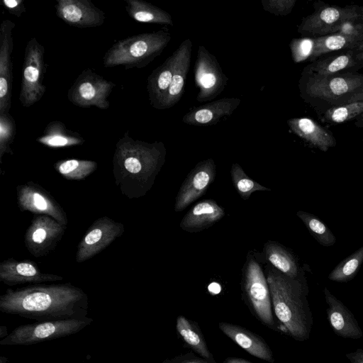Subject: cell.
<instances>
[{
	"label": "cell",
	"mask_w": 363,
	"mask_h": 363,
	"mask_svg": "<svg viewBox=\"0 0 363 363\" xmlns=\"http://www.w3.org/2000/svg\"><path fill=\"white\" fill-rule=\"evenodd\" d=\"M194 71L199 102L213 100L224 90L228 81L216 57L203 45L198 48Z\"/></svg>",
	"instance_id": "11"
},
{
	"label": "cell",
	"mask_w": 363,
	"mask_h": 363,
	"mask_svg": "<svg viewBox=\"0 0 363 363\" xmlns=\"http://www.w3.org/2000/svg\"><path fill=\"white\" fill-rule=\"evenodd\" d=\"M36 141L50 148H62L81 145L85 140L79 133L68 130L64 123L52 121Z\"/></svg>",
	"instance_id": "28"
},
{
	"label": "cell",
	"mask_w": 363,
	"mask_h": 363,
	"mask_svg": "<svg viewBox=\"0 0 363 363\" xmlns=\"http://www.w3.org/2000/svg\"><path fill=\"white\" fill-rule=\"evenodd\" d=\"M359 51V58L363 60V41H362L357 48Z\"/></svg>",
	"instance_id": "49"
},
{
	"label": "cell",
	"mask_w": 363,
	"mask_h": 363,
	"mask_svg": "<svg viewBox=\"0 0 363 363\" xmlns=\"http://www.w3.org/2000/svg\"><path fill=\"white\" fill-rule=\"evenodd\" d=\"M125 9L129 16L135 21L172 26L171 15L164 10L143 0H124Z\"/></svg>",
	"instance_id": "29"
},
{
	"label": "cell",
	"mask_w": 363,
	"mask_h": 363,
	"mask_svg": "<svg viewBox=\"0 0 363 363\" xmlns=\"http://www.w3.org/2000/svg\"><path fill=\"white\" fill-rule=\"evenodd\" d=\"M242 287L247 302L259 319L268 327L274 321L269 284L256 253L250 252L242 268Z\"/></svg>",
	"instance_id": "8"
},
{
	"label": "cell",
	"mask_w": 363,
	"mask_h": 363,
	"mask_svg": "<svg viewBox=\"0 0 363 363\" xmlns=\"http://www.w3.org/2000/svg\"><path fill=\"white\" fill-rule=\"evenodd\" d=\"M177 58L178 50L177 49L147 77L148 97L151 106L155 109H160L161 104L172 85Z\"/></svg>",
	"instance_id": "25"
},
{
	"label": "cell",
	"mask_w": 363,
	"mask_h": 363,
	"mask_svg": "<svg viewBox=\"0 0 363 363\" xmlns=\"http://www.w3.org/2000/svg\"><path fill=\"white\" fill-rule=\"evenodd\" d=\"M176 328L184 341L201 357L214 360L208 349L205 340L200 330L191 320L183 315L177 318Z\"/></svg>",
	"instance_id": "31"
},
{
	"label": "cell",
	"mask_w": 363,
	"mask_h": 363,
	"mask_svg": "<svg viewBox=\"0 0 363 363\" xmlns=\"http://www.w3.org/2000/svg\"><path fill=\"white\" fill-rule=\"evenodd\" d=\"M93 319L71 318L49 321H36L16 328L0 340L1 345H31L74 335L91 324Z\"/></svg>",
	"instance_id": "7"
},
{
	"label": "cell",
	"mask_w": 363,
	"mask_h": 363,
	"mask_svg": "<svg viewBox=\"0 0 363 363\" xmlns=\"http://www.w3.org/2000/svg\"><path fill=\"white\" fill-rule=\"evenodd\" d=\"M124 225L104 216L96 220L89 228L78 245L76 261L88 260L107 247L124 233Z\"/></svg>",
	"instance_id": "12"
},
{
	"label": "cell",
	"mask_w": 363,
	"mask_h": 363,
	"mask_svg": "<svg viewBox=\"0 0 363 363\" xmlns=\"http://www.w3.org/2000/svg\"><path fill=\"white\" fill-rule=\"evenodd\" d=\"M315 46V38H293L289 43L293 61L295 63L309 61L313 54Z\"/></svg>",
	"instance_id": "38"
},
{
	"label": "cell",
	"mask_w": 363,
	"mask_h": 363,
	"mask_svg": "<svg viewBox=\"0 0 363 363\" xmlns=\"http://www.w3.org/2000/svg\"><path fill=\"white\" fill-rule=\"evenodd\" d=\"M170 40L171 35L166 30L118 40L106 51L103 65L105 68L123 66L125 69L144 68L163 52Z\"/></svg>",
	"instance_id": "5"
},
{
	"label": "cell",
	"mask_w": 363,
	"mask_h": 363,
	"mask_svg": "<svg viewBox=\"0 0 363 363\" xmlns=\"http://www.w3.org/2000/svg\"><path fill=\"white\" fill-rule=\"evenodd\" d=\"M66 226L48 216L33 218L25 234V245L35 257L48 255L62 240Z\"/></svg>",
	"instance_id": "13"
},
{
	"label": "cell",
	"mask_w": 363,
	"mask_h": 363,
	"mask_svg": "<svg viewBox=\"0 0 363 363\" xmlns=\"http://www.w3.org/2000/svg\"><path fill=\"white\" fill-rule=\"evenodd\" d=\"M363 263V246L340 262L329 274L328 279L346 282L353 279Z\"/></svg>",
	"instance_id": "35"
},
{
	"label": "cell",
	"mask_w": 363,
	"mask_h": 363,
	"mask_svg": "<svg viewBox=\"0 0 363 363\" xmlns=\"http://www.w3.org/2000/svg\"><path fill=\"white\" fill-rule=\"evenodd\" d=\"M4 7L16 17H21L26 12L24 0H2Z\"/></svg>",
	"instance_id": "42"
},
{
	"label": "cell",
	"mask_w": 363,
	"mask_h": 363,
	"mask_svg": "<svg viewBox=\"0 0 363 363\" xmlns=\"http://www.w3.org/2000/svg\"><path fill=\"white\" fill-rule=\"evenodd\" d=\"M296 216L302 220L311 235L321 245L333 246L336 238L330 228L315 216L306 211H298Z\"/></svg>",
	"instance_id": "34"
},
{
	"label": "cell",
	"mask_w": 363,
	"mask_h": 363,
	"mask_svg": "<svg viewBox=\"0 0 363 363\" xmlns=\"http://www.w3.org/2000/svg\"><path fill=\"white\" fill-rule=\"evenodd\" d=\"M315 38V46L313 54L308 61L310 63L331 52L357 48L363 41L361 38L337 33Z\"/></svg>",
	"instance_id": "30"
},
{
	"label": "cell",
	"mask_w": 363,
	"mask_h": 363,
	"mask_svg": "<svg viewBox=\"0 0 363 363\" xmlns=\"http://www.w3.org/2000/svg\"><path fill=\"white\" fill-rule=\"evenodd\" d=\"M115 86V83L87 68L76 78L67 96L74 106L82 108L95 106L107 110L110 107L108 97Z\"/></svg>",
	"instance_id": "10"
},
{
	"label": "cell",
	"mask_w": 363,
	"mask_h": 363,
	"mask_svg": "<svg viewBox=\"0 0 363 363\" xmlns=\"http://www.w3.org/2000/svg\"><path fill=\"white\" fill-rule=\"evenodd\" d=\"M351 363H363V350L357 349L354 352L346 354Z\"/></svg>",
	"instance_id": "43"
},
{
	"label": "cell",
	"mask_w": 363,
	"mask_h": 363,
	"mask_svg": "<svg viewBox=\"0 0 363 363\" xmlns=\"http://www.w3.org/2000/svg\"><path fill=\"white\" fill-rule=\"evenodd\" d=\"M0 279L6 285L14 286L61 281L63 277L41 272L37 264L32 261L9 258L0 264Z\"/></svg>",
	"instance_id": "18"
},
{
	"label": "cell",
	"mask_w": 363,
	"mask_h": 363,
	"mask_svg": "<svg viewBox=\"0 0 363 363\" xmlns=\"http://www.w3.org/2000/svg\"><path fill=\"white\" fill-rule=\"evenodd\" d=\"M191 50L192 42L189 38L184 40L178 47V58L172 83L161 104L160 110L172 108L179 102L183 96L186 79L190 67Z\"/></svg>",
	"instance_id": "26"
},
{
	"label": "cell",
	"mask_w": 363,
	"mask_h": 363,
	"mask_svg": "<svg viewBox=\"0 0 363 363\" xmlns=\"http://www.w3.org/2000/svg\"><path fill=\"white\" fill-rule=\"evenodd\" d=\"M7 328L4 325H1L0 327V337L1 339L6 337L8 335Z\"/></svg>",
	"instance_id": "48"
},
{
	"label": "cell",
	"mask_w": 363,
	"mask_h": 363,
	"mask_svg": "<svg viewBox=\"0 0 363 363\" xmlns=\"http://www.w3.org/2000/svg\"><path fill=\"white\" fill-rule=\"evenodd\" d=\"M15 23L2 21L0 26V114L9 113L11 107L13 30Z\"/></svg>",
	"instance_id": "17"
},
{
	"label": "cell",
	"mask_w": 363,
	"mask_h": 363,
	"mask_svg": "<svg viewBox=\"0 0 363 363\" xmlns=\"http://www.w3.org/2000/svg\"><path fill=\"white\" fill-rule=\"evenodd\" d=\"M216 166L212 158L200 161L190 171L177 194L174 211L180 212L203 196L214 182Z\"/></svg>",
	"instance_id": "15"
},
{
	"label": "cell",
	"mask_w": 363,
	"mask_h": 363,
	"mask_svg": "<svg viewBox=\"0 0 363 363\" xmlns=\"http://www.w3.org/2000/svg\"><path fill=\"white\" fill-rule=\"evenodd\" d=\"M208 290L209 291L213 294H217L220 292V286L217 283H211L209 286H208Z\"/></svg>",
	"instance_id": "46"
},
{
	"label": "cell",
	"mask_w": 363,
	"mask_h": 363,
	"mask_svg": "<svg viewBox=\"0 0 363 363\" xmlns=\"http://www.w3.org/2000/svg\"><path fill=\"white\" fill-rule=\"evenodd\" d=\"M167 149L161 141L134 140L126 131L118 140L113 157L116 184L129 198L145 196L163 167Z\"/></svg>",
	"instance_id": "2"
},
{
	"label": "cell",
	"mask_w": 363,
	"mask_h": 363,
	"mask_svg": "<svg viewBox=\"0 0 363 363\" xmlns=\"http://www.w3.org/2000/svg\"><path fill=\"white\" fill-rule=\"evenodd\" d=\"M16 133V123L13 116L9 113L0 114V162L5 154L13 155L11 148Z\"/></svg>",
	"instance_id": "37"
},
{
	"label": "cell",
	"mask_w": 363,
	"mask_h": 363,
	"mask_svg": "<svg viewBox=\"0 0 363 363\" xmlns=\"http://www.w3.org/2000/svg\"><path fill=\"white\" fill-rule=\"evenodd\" d=\"M289 130L312 147L323 152L336 146L337 141L331 132L308 117L289 118Z\"/></svg>",
	"instance_id": "23"
},
{
	"label": "cell",
	"mask_w": 363,
	"mask_h": 363,
	"mask_svg": "<svg viewBox=\"0 0 363 363\" xmlns=\"http://www.w3.org/2000/svg\"><path fill=\"white\" fill-rule=\"evenodd\" d=\"M230 173L236 191L245 201L247 200L252 193L255 191H271L270 189L262 186L250 178L238 163H233L231 165Z\"/></svg>",
	"instance_id": "36"
},
{
	"label": "cell",
	"mask_w": 363,
	"mask_h": 363,
	"mask_svg": "<svg viewBox=\"0 0 363 363\" xmlns=\"http://www.w3.org/2000/svg\"><path fill=\"white\" fill-rule=\"evenodd\" d=\"M327 315L334 332L339 336L359 339L363 333L351 311L325 287Z\"/></svg>",
	"instance_id": "21"
},
{
	"label": "cell",
	"mask_w": 363,
	"mask_h": 363,
	"mask_svg": "<svg viewBox=\"0 0 363 363\" xmlns=\"http://www.w3.org/2000/svg\"><path fill=\"white\" fill-rule=\"evenodd\" d=\"M241 102L236 97H226L194 107L182 118V122L194 126L216 124L223 117L230 116Z\"/></svg>",
	"instance_id": "20"
},
{
	"label": "cell",
	"mask_w": 363,
	"mask_h": 363,
	"mask_svg": "<svg viewBox=\"0 0 363 363\" xmlns=\"http://www.w3.org/2000/svg\"><path fill=\"white\" fill-rule=\"evenodd\" d=\"M363 100V86L358 89L349 99L348 102L362 101ZM347 102V103H348Z\"/></svg>",
	"instance_id": "44"
},
{
	"label": "cell",
	"mask_w": 363,
	"mask_h": 363,
	"mask_svg": "<svg viewBox=\"0 0 363 363\" xmlns=\"http://www.w3.org/2000/svg\"><path fill=\"white\" fill-rule=\"evenodd\" d=\"M88 297L70 283L8 289L0 296V311L36 321L84 318Z\"/></svg>",
	"instance_id": "1"
},
{
	"label": "cell",
	"mask_w": 363,
	"mask_h": 363,
	"mask_svg": "<svg viewBox=\"0 0 363 363\" xmlns=\"http://www.w3.org/2000/svg\"><path fill=\"white\" fill-rule=\"evenodd\" d=\"M314 12L303 18L297 27L302 37L317 38L334 34L346 22H363V6L330 5L321 1L313 4Z\"/></svg>",
	"instance_id": "6"
},
{
	"label": "cell",
	"mask_w": 363,
	"mask_h": 363,
	"mask_svg": "<svg viewBox=\"0 0 363 363\" xmlns=\"http://www.w3.org/2000/svg\"><path fill=\"white\" fill-rule=\"evenodd\" d=\"M264 11L275 16H286L291 13L296 0H262Z\"/></svg>",
	"instance_id": "39"
},
{
	"label": "cell",
	"mask_w": 363,
	"mask_h": 363,
	"mask_svg": "<svg viewBox=\"0 0 363 363\" xmlns=\"http://www.w3.org/2000/svg\"><path fill=\"white\" fill-rule=\"evenodd\" d=\"M45 48L35 37L27 43L22 69L19 101L24 108H30L40 101L46 91L43 84L47 65Z\"/></svg>",
	"instance_id": "9"
},
{
	"label": "cell",
	"mask_w": 363,
	"mask_h": 363,
	"mask_svg": "<svg viewBox=\"0 0 363 363\" xmlns=\"http://www.w3.org/2000/svg\"><path fill=\"white\" fill-rule=\"evenodd\" d=\"M298 86L301 98L321 115L333 107L347 103L363 86V74L321 75L303 69Z\"/></svg>",
	"instance_id": "4"
},
{
	"label": "cell",
	"mask_w": 363,
	"mask_h": 363,
	"mask_svg": "<svg viewBox=\"0 0 363 363\" xmlns=\"http://www.w3.org/2000/svg\"><path fill=\"white\" fill-rule=\"evenodd\" d=\"M162 363H216L215 360H208L196 356L193 352H187L181 355L167 359Z\"/></svg>",
	"instance_id": "40"
},
{
	"label": "cell",
	"mask_w": 363,
	"mask_h": 363,
	"mask_svg": "<svg viewBox=\"0 0 363 363\" xmlns=\"http://www.w3.org/2000/svg\"><path fill=\"white\" fill-rule=\"evenodd\" d=\"M363 68V60L359 58L357 48L337 51L318 57L303 69L321 75H336L358 72Z\"/></svg>",
	"instance_id": "19"
},
{
	"label": "cell",
	"mask_w": 363,
	"mask_h": 363,
	"mask_svg": "<svg viewBox=\"0 0 363 363\" xmlns=\"http://www.w3.org/2000/svg\"><path fill=\"white\" fill-rule=\"evenodd\" d=\"M362 113L363 100L333 107L319 116L321 121L330 125H337L356 119Z\"/></svg>",
	"instance_id": "33"
},
{
	"label": "cell",
	"mask_w": 363,
	"mask_h": 363,
	"mask_svg": "<svg viewBox=\"0 0 363 363\" xmlns=\"http://www.w3.org/2000/svg\"><path fill=\"white\" fill-rule=\"evenodd\" d=\"M337 33L363 40V22H346L337 29Z\"/></svg>",
	"instance_id": "41"
},
{
	"label": "cell",
	"mask_w": 363,
	"mask_h": 363,
	"mask_svg": "<svg viewBox=\"0 0 363 363\" xmlns=\"http://www.w3.org/2000/svg\"><path fill=\"white\" fill-rule=\"evenodd\" d=\"M224 216V209L215 200L204 199L189 210L179 227L186 232L196 233L211 227Z\"/></svg>",
	"instance_id": "22"
},
{
	"label": "cell",
	"mask_w": 363,
	"mask_h": 363,
	"mask_svg": "<svg viewBox=\"0 0 363 363\" xmlns=\"http://www.w3.org/2000/svg\"><path fill=\"white\" fill-rule=\"evenodd\" d=\"M220 330L251 355L273 363L272 352L266 342L250 330L232 323L220 322Z\"/></svg>",
	"instance_id": "24"
},
{
	"label": "cell",
	"mask_w": 363,
	"mask_h": 363,
	"mask_svg": "<svg viewBox=\"0 0 363 363\" xmlns=\"http://www.w3.org/2000/svg\"><path fill=\"white\" fill-rule=\"evenodd\" d=\"M264 273L272 307L282 330L297 340H306L311 331L313 317L307 300L306 279H291L267 264Z\"/></svg>",
	"instance_id": "3"
},
{
	"label": "cell",
	"mask_w": 363,
	"mask_h": 363,
	"mask_svg": "<svg viewBox=\"0 0 363 363\" xmlns=\"http://www.w3.org/2000/svg\"><path fill=\"white\" fill-rule=\"evenodd\" d=\"M263 259L284 275L293 279H304V273L294 255L284 245L272 240L266 242L262 250Z\"/></svg>",
	"instance_id": "27"
},
{
	"label": "cell",
	"mask_w": 363,
	"mask_h": 363,
	"mask_svg": "<svg viewBox=\"0 0 363 363\" xmlns=\"http://www.w3.org/2000/svg\"><path fill=\"white\" fill-rule=\"evenodd\" d=\"M354 125L357 128H363V113L355 119Z\"/></svg>",
	"instance_id": "47"
},
{
	"label": "cell",
	"mask_w": 363,
	"mask_h": 363,
	"mask_svg": "<svg viewBox=\"0 0 363 363\" xmlns=\"http://www.w3.org/2000/svg\"><path fill=\"white\" fill-rule=\"evenodd\" d=\"M17 203L21 211L47 215L67 227L68 219L59 203L41 186L33 182L17 188Z\"/></svg>",
	"instance_id": "14"
},
{
	"label": "cell",
	"mask_w": 363,
	"mask_h": 363,
	"mask_svg": "<svg viewBox=\"0 0 363 363\" xmlns=\"http://www.w3.org/2000/svg\"><path fill=\"white\" fill-rule=\"evenodd\" d=\"M97 162L92 160L69 159L60 160L54 167L67 179L82 180L97 169Z\"/></svg>",
	"instance_id": "32"
},
{
	"label": "cell",
	"mask_w": 363,
	"mask_h": 363,
	"mask_svg": "<svg viewBox=\"0 0 363 363\" xmlns=\"http://www.w3.org/2000/svg\"><path fill=\"white\" fill-rule=\"evenodd\" d=\"M55 8L59 18L77 28L99 27L106 19L104 12L89 0H57Z\"/></svg>",
	"instance_id": "16"
},
{
	"label": "cell",
	"mask_w": 363,
	"mask_h": 363,
	"mask_svg": "<svg viewBox=\"0 0 363 363\" xmlns=\"http://www.w3.org/2000/svg\"><path fill=\"white\" fill-rule=\"evenodd\" d=\"M224 363H252L251 362L238 357H229L227 358Z\"/></svg>",
	"instance_id": "45"
}]
</instances>
